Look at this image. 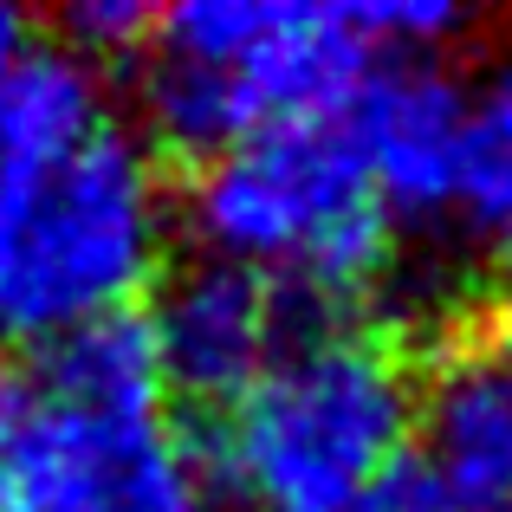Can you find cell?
<instances>
[{
	"mask_svg": "<svg viewBox=\"0 0 512 512\" xmlns=\"http://www.w3.org/2000/svg\"><path fill=\"white\" fill-rule=\"evenodd\" d=\"M52 402H72L91 415H163V370H156L143 312H117L98 325H78L65 338L39 344V363L26 376Z\"/></svg>",
	"mask_w": 512,
	"mask_h": 512,
	"instance_id": "10",
	"label": "cell"
},
{
	"mask_svg": "<svg viewBox=\"0 0 512 512\" xmlns=\"http://www.w3.org/2000/svg\"><path fill=\"white\" fill-rule=\"evenodd\" d=\"M188 227L201 253L260 279L286 273L318 305H357L389 273V221L363 182L344 111L273 117L195 163Z\"/></svg>",
	"mask_w": 512,
	"mask_h": 512,
	"instance_id": "3",
	"label": "cell"
},
{
	"mask_svg": "<svg viewBox=\"0 0 512 512\" xmlns=\"http://www.w3.org/2000/svg\"><path fill=\"white\" fill-rule=\"evenodd\" d=\"M454 214L487 240L512 247V59H500L480 85H467Z\"/></svg>",
	"mask_w": 512,
	"mask_h": 512,
	"instance_id": "11",
	"label": "cell"
},
{
	"mask_svg": "<svg viewBox=\"0 0 512 512\" xmlns=\"http://www.w3.org/2000/svg\"><path fill=\"white\" fill-rule=\"evenodd\" d=\"M156 33V13L143 7V0H78V7H65V39L59 46H72L78 59H124V52L150 46Z\"/></svg>",
	"mask_w": 512,
	"mask_h": 512,
	"instance_id": "13",
	"label": "cell"
},
{
	"mask_svg": "<svg viewBox=\"0 0 512 512\" xmlns=\"http://www.w3.org/2000/svg\"><path fill=\"white\" fill-rule=\"evenodd\" d=\"M111 130V104H104V78L91 59L72 46H26L13 72L0 78V163H39V156H65Z\"/></svg>",
	"mask_w": 512,
	"mask_h": 512,
	"instance_id": "9",
	"label": "cell"
},
{
	"mask_svg": "<svg viewBox=\"0 0 512 512\" xmlns=\"http://www.w3.org/2000/svg\"><path fill=\"white\" fill-rule=\"evenodd\" d=\"M487 357L506 370V383H512V286L500 292V305H493V331H487Z\"/></svg>",
	"mask_w": 512,
	"mask_h": 512,
	"instance_id": "14",
	"label": "cell"
},
{
	"mask_svg": "<svg viewBox=\"0 0 512 512\" xmlns=\"http://www.w3.org/2000/svg\"><path fill=\"white\" fill-rule=\"evenodd\" d=\"M409 422L415 376L396 344L312 325L221 409L208 480L240 512H363L376 480L409 454Z\"/></svg>",
	"mask_w": 512,
	"mask_h": 512,
	"instance_id": "1",
	"label": "cell"
},
{
	"mask_svg": "<svg viewBox=\"0 0 512 512\" xmlns=\"http://www.w3.org/2000/svg\"><path fill=\"white\" fill-rule=\"evenodd\" d=\"M143 331H150L163 389H175L188 402H208V409H227L279 357L286 312H279L273 279L201 253V260L175 266L156 286Z\"/></svg>",
	"mask_w": 512,
	"mask_h": 512,
	"instance_id": "6",
	"label": "cell"
},
{
	"mask_svg": "<svg viewBox=\"0 0 512 512\" xmlns=\"http://www.w3.org/2000/svg\"><path fill=\"white\" fill-rule=\"evenodd\" d=\"M0 512H221L163 415H91L0 376Z\"/></svg>",
	"mask_w": 512,
	"mask_h": 512,
	"instance_id": "4",
	"label": "cell"
},
{
	"mask_svg": "<svg viewBox=\"0 0 512 512\" xmlns=\"http://www.w3.org/2000/svg\"><path fill=\"white\" fill-rule=\"evenodd\" d=\"M150 46L227 72L260 111V124L344 111L376 65L350 7H286V0H182L156 13Z\"/></svg>",
	"mask_w": 512,
	"mask_h": 512,
	"instance_id": "5",
	"label": "cell"
},
{
	"mask_svg": "<svg viewBox=\"0 0 512 512\" xmlns=\"http://www.w3.org/2000/svg\"><path fill=\"white\" fill-rule=\"evenodd\" d=\"M344 124L383 221H435L454 208L467 85L448 65L435 59L370 65V78L344 104Z\"/></svg>",
	"mask_w": 512,
	"mask_h": 512,
	"instance_id": "7",
	"label": "cell"
},
{
	"mask_svg": "<svg viewBox=\"0 0 512 512\" xmlns=\"http://www.w3.org/2000/svg\"><path fill=\"white\" fill-rule=\"evenodd\" d=\"M169 247L163 169L130 130L39 163H0V338L52 344L137 312Z\"/></svg>",
	"mask_w": 512,
	"mask_h": 512,
	"instance_id": "2",
	"label": "cell"
},
{
	"mask_svg": "<svg viewBox=\"0 0 512 512\" xmlns=\"http://www.w3.org/2000/svg\"><path fill=\"white\" fill-rule=\"evenodd\" d=\"M409 454L448 512H512V383L487 344L448 350L415 389Z\"/></svg>",
	"mask_w": 512,
	"mask_h": 512,
	"instance_id": "8",
	"label": "cell"
},
{
	"mask_svg": "<svg viewBox=\"0 0 512 512\" xmlns=\"http://www.w3.org/2000/svg\"><path fill=\"white\" fill-rule=\"evenodd\" d=\"M26 46H33V39H26V13L20 7H0V78L13 72V59H20Z\"/></svg>",
	"mask_w": 512,
	"mask_h": 512,
	"instance_id": "15",
	"label": "cell"
},
{
	"mask_svg": "<svg viewBox=\"0 0 512 512\" xmlns=\"http://www.w3.org/2000/svg\"><path fill=\"white\" fill-rule=\"evenodd\" d=\"M350 20L376 59H435L467 33V13L441 0H376V7H350Z\"/></svg>",
	"mask_w": 512,
	"mask_h": 512,
	"instance_id": "12",
	"label": "cell"
}]
</instances>
